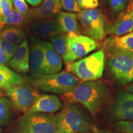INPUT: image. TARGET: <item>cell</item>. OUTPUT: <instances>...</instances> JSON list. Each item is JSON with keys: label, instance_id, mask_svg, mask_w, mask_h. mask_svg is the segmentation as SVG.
<instances>
[{"label": "cell", "instance_id": "cell-1", "mask_svg": "<svg viewBox=\"0 0 133 133\" xmlns=\"http://www.w3.org/2000/svg\"><path fill=\"white\" fill-rule=\"evenodd\" d=\"M108 92V86L102 81H86L79 82L69 92L60 97L66 104H81L94 116L102 107Z\"/></svg>", "mask_w": 133, "mask_h": 133}, {"label": "cell", "instance_id": "cell-2", "mask_svg": "<svg viewBox=\"0 0 133 133\" xmlns=\"http://www.w3.org/2000/svg\"><path fill=\"white\" fill-rule=\"evenodd\" d=\"M29 81L38 90L61 95L69 92L81 82L74 74L64 70L52 75L33 76Z\"/></svg>", "mask_w": 133, "mask_h": 133}, {"label": "cell", "instance_id": "cell-3", "mask_svg": "<svg viewBox=\"0 0 133 133\" xmlns=\"http://www.w3.org/2000/svg\"><path fill=\"white\" fill-rule=\"evenodd\" d=\"M57 133H86L93 126L83 111L74 104H67L56 115Z\"/></svg>", "mask_w": 133, "mask_h": 133}, {"label": "cell", "instance_id": "cell-4", "mask_svg": "<svg viewBox=\"0 0 133 133\" xmlns=\"http://www.w3.org/2000/svg\"><path fill=\"white\" fill-rule=\"evenodd\" d=\"M104 65L105 52L100 50L76 62L66 65V70L81 81H95L102 76Z\"/></svg>", "mask_w": 133, "mask_h": 133}, {"label": "cell", "instance_id": "cell-5", "mask_svg": "<svg viewBox=\"0 0 133 133\" xmlns=\"http://www.w3.org/2000/svg\"><path fill=\"white\" fill-rule=\"evenodd\" d=\"M107 68L116 83L124 85L133 81V54L119 51L105 52Z\"/></svg>", "mask_w": 133, "mask_h": 133}, {"label": "cell", "instance_id": "cell-6", "mask_svg": "<svg viewBox=\"0 0 133 133\" xmlns=\"http://www.w3.org/2000/svg\"><path fill=\"white\" fill-rule=\"evenodd\" d=\"M14 133H57L56 115L43 113L25 115L15 126Z\"/></svg>", "mask_w": 133, "mask_h": 133}, {"label": "cell", "instance_id": "cell-7", "mask_svg": "<svg viewBox=\"0 0 133 133\" xmlns=\"http://www.w3.org/2000/svg\"><path fill=\"white\" fill-rule=\"evenodd\" d=\"M81 30L84 36L95 41H102L106 36L105 18L99 9L80 11L76 14Z\"/></svg>", "mask_w": 133, "mask_h": 133}, {"label": "cell", "instance_id": "cell-8", "mask_svg": "<svg viewBox=\"0 0 133 133\" xmlns=\"http://www.w3.org/2000/svg\"><path fill=\"white\" fill-rule=\"evenodd\" d=\"M6 94L13 107L25 114L40 95L38 89L26 83L8 89Z\"/></svg>", "mask_w": 133, "mask_h": 133}, {"label": "cell", "instance_id": "cell-9", "mask_svg": "<svg viewBox=\"0 0 133 133\" xmlns=\"http://www.w3.org/2000/svg\"><path fill=\"white\" fill-rule=\"evenodd\" d=\"M69 63L84 57L97 47L96 41L84 35H66Z\"/></svg>", "mask_w": 133, "mask_h": 133}, {"label": "cell", "instance_id": "cell-10", "mask_svg": "<svg viewBox=\"0 0 133 133\" xmlns=\"http://www.w3.org/2000/svg\"><path fill=\"white\" fill-rule=\"evenodd\" d=\"M112 114L115 120H133V94L127 91H119L113 105Z\"/></svg>", "mask_w": 133, "mask_h": 133}, {"label": "cell", "instance_id": "cell-11", "mask_svg": "<svg viewBox=\"0 0 133 133\" xmlns=\"http://www.w3.org/2000/svg\"><path fill=\"white\" fill-rule=\"evenodd\" d=\"M61 9V0H44L38 7L29 10L26 16L28 24L54 18Z\"/></svg>", "mask_w": 133, "mask_h": 133}, {"label": "cell", "instance_id": "cell-12", "mask_svg": "<svg viewBox=\"0 0 133 133\" xmlns=\"http://www.w3.org/2000/svg\"><path fill=\"white\" fill-rule=\"evenodd\" d=\"M107 33L113 36H121L132 32L133 30V10L119 13L117 17L105 24Z\"/></svg>", "mask_w": 133, "mask_h": 133}, {"label": "cell", "instance_id": "cell-13", "mask_svg": "<svg viewBox=\"0 0 133 133\" xmlns=\"http://www.w3.org/2000/svg\"><path fill=\"white\" fill-rule=\"evenodd\" d=\"M43 42L44 41L38 38H31L30 70L33 76L44 75V48Z\"/></svg>", "mask_w": 133, "mask_h": 133}, {"label": "cell", "instance_id": "cell-14", "mask_svg": "<svg viewBox=\"0 0 133 133\" xmlns=\"http://www.w3.org/2000/svg\"><path fill=\"white\" fill-rule=\"evenodd\" d=\"M62 107V102L57 96L52 94H40L25 114L33 113L53 114Z\"/></svg>", "mask_w": 133, "mask_h": 133}, {"label": "cell", "instance_id": "cell-15", "mask_svg": "<svg viewBox=\"0 0 133 133\" xmlns=\"http://www.w3.org/2000/svg\"><path fill=\"white\" fill-rule=\"evenodd\" d=\"M30 56L29 43L27 39H25L9 61V65L16 72L21 74L27 73L30 70Z\"/></svg>", "mask_w": 133, "mask_h": 133}, {"label": "cell", "instance_id": "cell-16", "mask_svg": "<svg viewBox=\"0 0 133 133\" xmlns=\"http://www.w3.org/2000/svg\"><path fill=\"white\" fill-rule=\"evenodd\" d=\"M29 30L31 34L39 38H51L63 33L56 19L54 18L30 23Z\"/></svg>", "mask_w": 133, "mask_h": 133}, {"label": "cell", "instance_id": "cell-17", "mask_svg": "<svg viewBox=\"0 0 133 133\" xmlns=\"http://www.w3.org/2000/svg\"><path fill=\"white\" fill-rule=\"evenodd\" d=\"M104 52L119 51L133 54V32L123 36H110L103 43Z\"/></svg>", "mask_w": 133, "mask_h": 133}, {"label": "cell", "instance_id": "cell-18", "mask_svg": "<svg viewBox=\"0 0 133 133\" xmlns=\"http://www.w3.org/2000/svg\"><path fill=\"white\" fill-rule=\"evenodd\" d=\"M56 21L63 33L69 36L79 35L81 27L78 22L76 14L72 12H59Z\"/></svg>", "mask_w": 133, "mask_h": 133}, {"label": "cell", "instance_id": "cell-19", "mask_svg": "<svg viewBox=\"0 0 133 133\" xmlns=\"http://www.w3.org/2000/svg\"><path fill=\"white\" fill-rule=\"evenodd\" d=\"M44 48V75L59 73L62 69V60L56 52L51 43L43 42Z\"/></svg>", "mask_w": 133, "mask_h": 133}, {"label": "cell", "instance_id": "cell-20", "mask_svg": "<svg viewBox=\"0 0 133 133\" xmlns=\"http://www.w3.org/2000/svg\"><path fill=\"white\" fill-rule=\"evenodd\" d=\"M24 83V78L7 66L0 65V89L8 90Z\"/></svg>", "mask_w": 133, "mask_h": 133}, {"label": "cell", "instance_id": "cell-21", "mask_svg": "<svg viewBox=\"0 0 133 133\" xmlns=\"http://www.w3.org/2000/svg\"><path fill=\"white\" fill-rule=\"evenodd\" d=\"M25 33L21 26H8L0 31V38L8 42L19 44L24 40Z\"/></svg>", "mask_w": 133, "mask_h": 133}, {"label": "cell", "instance_id": "cell-22", "mask_svg": "<svg viewBox=\"0 0 133 133\" xmlns=\"http://www.w3.org/2000/svg\"><path fill=\"white\" fill-rule=\"evenodd\" d=\"M49 40L56 52L61 56V58H62L66 65L69 64V49L66 35L65 33L57 35L50 38Z\"/></svg>", "mask_w": 133, "mask_h": 133}, {"label": "cell", "instance_id": "cell-23", "mask_svg": "<svg viewBox=\"0 0 133 133\" xmlns=\"http://www.w3.org/2000/svg\"><path fill=\"white\" fill-rule=\"evenodd\" d=\"M25 24H28L26 16L13 10L9 16L0 19V31L8 26H21Z\"/></svg>", "mask_w": 133, "mask_h": 133}, {"label": "cell", "instance_id": "cell-24", "mask_svg": "<svg viewBox=\"0 0 133 133\" xmlns=\"http://www.w3.org/2000/svg\"><path fill=\"white\" fill-rule=\"evenodd\" d=\"M12 103L8 98L0 97V124L4 125L9 119L12 110Z\"/></svg>", "mask_w": 133, "mask_h": 133}, {"label": "cell", "instance_id": "cell-25", "mask_svg": "<svg viewBox=\"0 0 133 133\" xmlns=\"http://www.w3.org/2000/svg\"><path fill=\"white\" fill-rule=\"evenodd\" d=\"M19 44L8 42L0 38V47L2 48L8 59L11 60L19 47Z\"/></svg>", "mask_w": 133, "mask_h": 133}, {"label": "cell", "instance_id": "cell-26", "mask_svg": "<svg viewBox=\"0 0 133 133\" xmlns=\"http://www.w3.org/2000/svg\"><path fill=\"white\" fill-rule=\"evenodd\" d=\"M128 0H109L111 11L114 15L122 12L127 5Z\"/></svg>", "mask_w": 133, "mask_h": 133}, {"label": "cell", "instance_id": "cell-27", "mask_svg": "<svg viewBox=\"0 0 133 133\" xmlns=\"http://www.w3.org/2000/svg\"><path fill=\"white\" fill-rule=\"evenodd\" d=\"M11 0H1L0 1V19L9 16L13 11Z\"/></svg>", "mask_w": 133, "mask_h": 133}, {"label": "cell", "instance_id": "cell-28", "mask_svg": "<svg viewBox=\"0 0 133 133\" xmlns=\"http://www.w3.org/2000/svg\"><path fill=\"white\" fill-rule=\"evenodd\" d=\"M61 8L69 12H79L80 11L76 0H61Z\"/></svg>", "mask_w": 133, "mask_h": 133}, {"label": "cell", "instance_id": "cell-29", "mask_svg": "<svg viewBox=\"0 0 133 133\" xmlns=\"http://www.w3.org/2000/svg\"><path fill=\"white\" fill-rule=\"evenodd\" d=\"M115 128L122 133H133V120L118 121L115 124Z\"/></svg>", "mask_w": 133, "mask_h": 133}, {"label": "cell", "instance_id": "cell-30", "mask_svg": "<svg viewBox=\"0 0 133 133\" xmlns=\"http://www.w3.org/2000/svg\"><path fill=\"white\" fill-rule=\"evenodd\" d=\"M80 9H95L99 6L98 0H76Z\"/></svg>", "mask_w": 133, "mask_h": 133}, {"label": "cell", "instance_id": "cell-31", "mask_svg": "<svg viewBox=\"0 0 133 133\" xmlns=\"http://www.w3.org/2000/svg\"><path fill=\"white\" fill-rule=\"evenodd\" d=\"M12 4L16 9L15 10L22 14L26 16L29 9L25 0H12Z\"/></svg>", "mask_w": 133, "mask_h": 133}, {"label": "cell", "instance_id": "cell-32", "mask_svg": "<svg viewBox=\"0 0 133 133\" xmlns=\"http://www.w3.org/2000/svg\"><path fill=\"white\" fill-rule=\"evenodd\" d=\"M9 61L4 51L0 47V65L7 66L9 65Z\"/></svg>", "mask_w": 133, "mask_h": 133}, {"label": "cell", "instance_id": "cell-33", "mask_svg": "<svg viewBox=\"0 0 133 133\" xmlns=\"http://www.w3.org/2000/svg\"><path fill=\"white\" fill-rule=\"evenodd\" d=\"M92 130L94 131V133H119L114 132V131H110V130H106V129H100L96 127H92Z\"/></svg>", "mask_w": 133, "mask_h": 133}, {"label": "cell", "instance_id": "cell-34", "mask_svg": "<svg viewBox=\"0 0 133 133\" xmlns=\"http://www.w3.org/2000/svg\"><path fill=\"white\" fill-rule=\"evenodd\" d=\"M43 0H26V1L30 4L33 7H36V6H39L42 2Z\"/></svg>", "mask_w": 133, "mask_h": 133}, {"label": "cell", "instance_id": "cell-35", "mask_svg": "<svg viewBox=\"0 0 133 133\" xmlns=\"http://www.w3.org/2000/svg\"><path fill=\"white\" fill-rule=\"evenodd\" d=\"M126 89H127V91L128 92H131V94H133V81L126 86Z\"/></svg>", "mask_w": 133, "mask_h": 133}, {"label": "cell", "instance_id": "cell-36", "mask_svg": "<svg viewBox=\"0 0 133 133\" xmlns=\"http://www.w3.org/2000/svg\"><path fill=\"white\" fill-rule=\"evenodd\" d=\"M128 10H133V0H131L130 4L129 5Z\"/></svg>", "mask_w": 133, "mask_h": 133}, {"label": "cell", "instance_id": "cell-37", "mask_svg": "<svg viewBox=\"0 0 133 133\" xmlns=\"http://www.w3.org/2000/svg\"><path fill=\"white\" fill-rule=\"evenodd\" d=\"M3 95H4V94H3V92L1 91V90H0V97H3Z\"/></svg>", "mask_w": 133, "mask_h": 133}, {"label": "cell", "instance_id": "cell-38", "mask_svg": "<svg viewBox=\"0 0 133 133\" xmlns=\"http://www.w3.org/2000/svg\"><path fill=\"white\" fill-rule=\"evenodd\" d=\"M101 1H102V2H104V1H105L106 0H100Z\"/></svg>", "mask_w": 133, "mask_h": 133}, {"label": "cell", "instance_id": "cell-39", "mask_svg": "<svg viewBox=\"0 0 133 133\" xmlns=\"http://www.w3.org/2000/svg\"><path fill=\"white\" fill-rule=\"evenodd\" d=\"M0 133H1V128H0Z\"/></svg>", "mask_w": 133, "mask_h": 133}, {"label": "cell", "instance_id": "cell-40", "mask_svg": "<svg viewBox=\"0 0 133 133\" xmlns=\"http://www.w3.org/2000/svg\"><path fill=\"white\" fill-rule=\"evenodd\" d=\"M86 133H89V132H86Z\"/></svg>", "mask_w": 133, "mask_h": 133}, {"label": "cell", "instance_id": "cell-41", "mask_svg": "<svg viewBox=\"0 0 133 133\" xmlns=\"http://www.w3.org/2000/svg\"><path fill=\"white\" fill-rule=\"evenodd\" d=\"M11 1H12V0H11Z\"/></svg>", "mask_w": 133, "mask_h": 133}, {"label": "cell", "instance_id": "cell-42", "mask_svg": "<svg viewBox=\"0 0 133 133\" xmlns=\"http://www.w3.org/2000/svg\"><path fill=\"white\" fill-rule=\"evenodd\" d=\"M0 1H1V0H0Z\"/></svg>", "mask_w": 133, "mask_h": 133}]
</instances>
